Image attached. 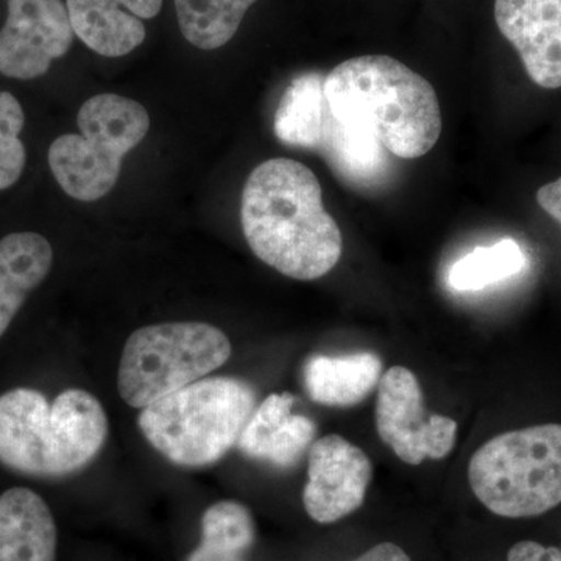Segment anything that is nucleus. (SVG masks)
<instances>
[{"label":"nucleus","instance_id":"obj_21","mask_svg":"<svg viewBox=\"0 0 561 561\" xmlns=\"http://www.w3.org/2000/svg\"><path fill=\"white\" fill-rule=\"evenodd\" d=\"M256 537L253 516L245 505L221 501L205 512L202 518V542L245 553Z\"/></svg>","mask_w":561,"mask_h":561},{"label":"nucleus","instance_id":"obj_3","mask_svg":"<svg viewBox=\"0 0 561 561\" xmlns=\"http://www.w3.org/2000/svg\"><path fill=\"white\" fill-rule=\"evenodd\" d=\"M108 419L98 398L69 389L54 404L38 390L0 397V463L36 478L83 470L101 453Z\"/></svg>","mask_w":561,"mask_h":561},{"label":"nucleus","instance_id":"obj_19","mask_svg":"<svg viewBox=\"0 0 561 561\" xmlns=\"http://www.w3.org/2000/svg\"><path fill=\"white\" fill-rule=\"evenodd\" d=\"M257 0H175L181 33L192 46L216 50L230 43Z\"/></svg>","mask_w":561,"mask_h":561},{"label":"nucleus","instance_id":"obj_11","mask_svg":"<svg viewBox=\"0 0 561 561\" xmlns=\"http://www.w3.org/2000/svg\"><path fill=\"white\" fill-rule=\"evenodd\" d=\"M494 18L531 81L561 88V0H496Z\"/></svg>","mask_w":561,"mask_h":561},{"label":"nucleus","instance_id":"obj_8","mask_svg":"<svg viewBox=\"0 0 561 561\" xmlns=\"http://www.w3.org/2000/svg\"><path fill=\"white\" fill-rule=\"evenodd\" d=\"M376 430L408 465L445 459L457 440L456 421L427 412L419 379L400 365L391 367L379 381Z\"/></svg>","mask_w":561,"mask_h":561},{"label":"nucleus","instance_id":"obj_20","mask_svg":"<svg viewBox=\"0 0 561 561\" xmlns=\"http://www.w3.org/2000/svg\"><path fill=\"white\" fill-rule=\"evenodd\" d=\"M526 267L522 247L513 239L478 247L461 257L449 271V284L456 290H482L491 284L511 278Z\"/></svg>","mask_w":561,"mask_h":561},{"label":"nucleus","instance_id":"obj_10","mask_svg":"<svg viewBox=\"0 0 561 561\" xmlns=\"http://www.w3.org/2000/svg\"><path fill=\"white\" fill-rule=\"evenodd\" d=\"M371 478V460L360 448L341 435L319 438L309 448L306 512L320 524L345 518L364 504Z\"/></svg>","mask_w":561,"mask_h":561},{"label":"nucleus","instance_id":"obj_16","mask_svg":"<svg viewBox=\"0 0 561 561\" xmlns=\"http://www.w3.org/2000/svg\"><path fill=\"white\" fill-rule=\"evenodd\" d=\"M316 151L327 160L335 175L353 186H376L389 175L387 150L370 131L353 124H343L324 113Z\"/></svg>","mask_w":561,"mask_h":561},{"label":"nucleus","instance_id":"obj_6","mask_svg":"<svg viewBox=\"0 0 561 561\" xmlns=\"http://www.w3.org/2000/svg\"><path fill=\"white\" fill-rule=\"evenodd\" d=\"M77 124L80 135L51 142L50 171L69 197L95 202L116 186L122 160L146 138L150 116L133 99L101 94L81 105Z\"/></svg>","mask_w":561,"mask_h":561},{"label":"nucleus","instance_id":"obj_13","mask_svg":"<svg viewBox=\"0 0 561 561\" xmlns=\"http://www.w3.org/2000/svg\"><path fill=\"white\" fill-rule=\"evenodd\" d=\"M294 404L295 397L287 391L265 398L239 437L241 453L273 467H294L311 446L317 431L311 419L291 413Z\"/></svg>","mask_w":561,"mask_h":561},{"label":"nucleus","instance_id":"obj_27","mask_svg":"<svg viewBox=\"0 0 561 561\" xmlns=\"http://www.w3.org/2000/svg\"><path fill=\"white\" fill-rule=\"evenodd\" d=\"M560 551H561V549H560Z\"/></svg>","mask_w":561,"mask_h":561},{"label":"nucleus","instance_id":"obj_17","mask_svg":"<svg viewBox=\"0 0 561 561\" xmlns=\"http://www.w3.org/2000/svg\"><path fill=\"white\" fill-rule=\"evenodd\" d=\"M51 262L50 243L38 232H13L0 241V337L28 295L47 278Z\"/></svg>","mask_w":561,"mask_h":561},{"label":"nucleus","instance_id":"obj_14","mask_svg":"<svg viewBox=\"0 0 561 561\" xmlns=\"http://www.w3.org/2000/svg\"><path fill=\"white\" fill-rule=\"evenodd\" d=\"M57 540L43 497L21 486L0 496V561H55Z\"/></svg>","mask_w":561,"mask_h":561},{"label":"nucleus","instance_id":"obj_23","mask_svg":"<svg viewBox=\"0 0 561 561\" xmlns=\"http://www.w3.org/2000/svg\"><path fill=\"white\" fill-rule=\"evenodd\" d=\"M507 561H561V551L540 542L519 541L508 551Z\"/></svg>","mask_w":561,"mask_h":561},{"label":"nucleus","instance_id":"obj_9","mask_svg":"<svg viewBox=\"0 0 561 561\" xmlns=\"http://www.w3.org/2000/svg\"><path fill=\"white\" fill-rule=\"evenodd\" d=\"M0 28V73L16 80L44 76L72 46L73 28L61 0H7Z\"/></svg>","mask_w":561,"mask_h":561},{"label":"nucleus","instance_id":"obj_5","mask_svg":"<svg viewBox=\"0 0 561 561\" xmlns=\"http://www.w3.org/2000/svg\"><path fill=\"white\" fill-rule=\"evenodd\" d=\"M468 481L491 513L545 515L561 504V424L505 432L471 457Z\"/></svg>","mask_w":561,"mask_h":561},{"label":"nucleus","instance_id":"obj_1","mask_svg":"<svg viewBox=\"0 0 561 561\" xmlns=\"http://www.w3.org/2000/svg\"><path fill=\"white\" fill-rule=\"evenodd\" d=\"M241 220L251 251L284 276L319 279L341 261V228L324 209L319 179L301 162L257 165L243 187Z\"/></svg>","mask_w":561,"mask_h":561},{"label":"nucleus","instance_id":"obj_24","mask_svg":"<svg viewBox=\"0 0 561 561\" xmlns=\"http://www.w3.org/2000/svg\"><path fill=\"white\" fill-rule=\"evenodd\" d=\"M537 202L561 227V176L552 183L545 184L537 192Z\"/></svg>","mask_w":561,"mask_h":561},{"label":"nucleus","instance_id":"obj_12","mask_svg":"<svg viewBox=\"0 0 561 561\" xmlns=\"http://www.w3.org/2000/svg\"><path fill=\"white\" fill-rule=\"evenodd\" d=\"M73 33L102 57L119 58L138 49L146 25L161 11L162 0H68Z\"/></svg>","mask_w":561,"mask_h":561},{"label":"nucleus","instance_id":"obj_22","mask_svg":"<svg viewBox=\"0 0 561 561\" xmlns=\"http://www.w3.org/2000/svg\"><path fill=\"white\" fill-rule=\"evenodd\" d=\"M24 110L10 92H0V191L16 184L24 172L27 153L20 139L24 128Z\"/></svg>","mask_w":561,"mask_h":561},{"label":"nucleus","instance_id":"obj_7","mask_svg":"<svg viewBox=\"0 0 561 561\" xmlns=\"http://www.w3.org/2000/svg\"><path fill=\"white\" fill-rule=\"evenodd\" d=\"M231 351L227 334L202 321L140 328L125 343L117 390L131 408L146 409L216 371Z\"/></svg>","mask_w":561,"mask_h":561},{"label":"nucleus","instance_id":"obj_2","mask_svg":"<svg viewBox=\"0 0 561 561\" xmlns=\"http://www.w3.org/2000/svg\"><path fill=\"white\" fill-rule=\"evenodd\" d=\"M332 116L375 136L401 160H416L442 135V111L434 87L387 55H364L341 62L324 77Z\"/></svg>","mask_w":561,"mask_h":561},{"label":"nucleus","instance_id":"obj_18","mask_svg":"<svg viewBox=\"0 0 561 561\" xmlns=\"http://www.w3.org/2000/svg\"><path fill=\"white\" fill-rule=\"evenodd\" d=\"M320 73L297 77L280 99L275 114V133L291 147L316 150L328 102Z\"/></svg>","mask_w":561,"mask_h":561},{"label":"nucleus","instance_id":"obj_26","mask_svg":"<svg viewBox=\"0 0 561 561\" xmlns=\"http://www.w3.org/2000/svg\"><path fill=\"white\" fill-rule=\"evenodd\" d=\"M353 561H412L409 559L408 553L402 551L400 546L393 545V542H381V545L375 546L370 551L360 556L359 559Z\"/></svg>","mask_w":561,"mask_h":561},{"label":"nucleus","instance_id":"obj_25","mask_svg":"<svg viewBox=\"0 0 561 561\" xmlns=\"http://www.w3.org/2000/svg\"><path fill=\"white\" fill-rule=\"evenodd\" d=\"M242 556V552L232 551V549L201 542V546L191 553L187 561H243Z\"/></svg>","mask_w":561,"mask_h":561},{"label":"nucleus","instance_id":"obj_15","mask_svg":"<svg viewBox=\"0 0 561 561\" xmlns=\"http://www.w3.org/2000/svg\"><path fill=\"white\" fill-rule=\"evenodd\" d=\"M382 360L375 353L312 356L302 368L306 393L317 404L353 408L378 389Z\"/></svg>","mask_w":561,"mask_h":561},{"label":"nucleus","instance_id":"obj_4","mask_svg":"<svg viewBox=\"0 0 561 561\" xmlns=\"http://www.w3.org/2000/svg\"><path fill=\"white\" fill-rule=\"evenodd\" d=\"M256 405L242 379H201L147 405L138 424L146 440L173 465L202 468L238 445Z\"/></svg>","mask_w":561,"mask_h":561}]
</instances>
